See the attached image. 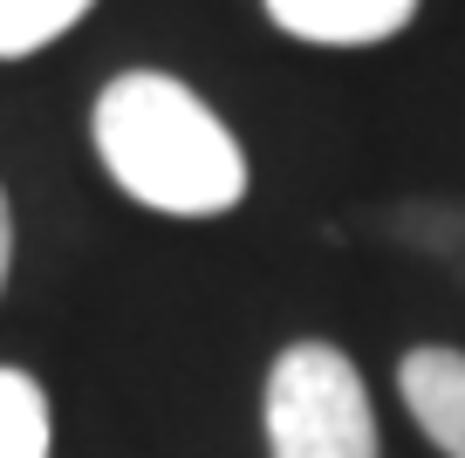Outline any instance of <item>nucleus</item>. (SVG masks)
Instances as JSON below:
<instances>
[{"label":"nucleus","mask_w":465,"mask_h":458,"mask_svg":"<svg viewBox=\"0 0 465 458\" xmlns=\"http://www.w3.org/2000/svg\"><path fill=\"white\" fill-rule=\"evenodd\" d=\"M55 424H48V397L28 370H0V458H48Z\"/></svg>","instance_id":"5"},{"label":"nucleus","mask_w":465,"mask_h":458,"mask_svg":"<svg viewBox=\"0 0 465 458\" xmlns=\"http://www.w3.org/2000/svg\"><path fill=\"white\" fill-rule=\"evenodd\" d=\"M96 0H0V62H21V55H42L48 42L75 28Z\"/></svg>","instance_id":"6"},{"label":"nucleus","mask_w":465,"mask_h":458,"mask_svg":"<svg viewBox=\"0 0 465 458\" xmlns=\"http://www.w3.org/2000/svg\"><path fill=\"white\" fill-rule=\"evenodd\" d=\"M397 390H404L418 431L438 444L445 458H465V349H411L397 363Z\"/></svg>","instance_id":"4"},{"label":"nucleus","mask_w":465,"mask_h":458,"mask_svg":"<svg viewBox=\"0 0 465 458\" xmlns=\"http://www.w3.org/2000/svg\"><path fill=\"white\" fill-rule=\"evenodd\" d=\"M418 0H267V21L315 48H370L411 28Z\"/></svg>","instance_id":"3"},{"label":"nucleus","mask_w":465,"mask_h":458,"mask_svg":"<svg viewBox=\"0 0 465 458\" xmlns=\"http://www.w3.org/2000/svg\"><path fill=\"white\" fill-rule=\"evenodd\" d=\"M96 158L137 205L172 219H213L247 199V151L164 69H124L89 116Z\"/></svg>","instance_id":"1"},{"label":"nucleus","mask_w":465,"mask_h":458,"mask_svg":"<svg viewBox=\"0 0 465 458\" xmlns=\"http://www.w3.org/2000/svg\"><path fill=\"white\" fill-rule=\"evenodd\" d=\"M267 452L274 458H377V417L356 363L335 343H288L267 370Z\"/></svg>","instance_id":"2"},{"label":"nucleus","mask_w":465,"mask_h":458,"mask_svg":"<svg viewBox=\"0 0 465 458\" xmlns=\"http://www.w3.org/2000/svg\"><path fill=\"white\" fill-rule=\"evenodd\" d=\"M7 260H15V213H7V192H0V287H7Z\"/></svg>","instance_id":"7"}]
</instances>
